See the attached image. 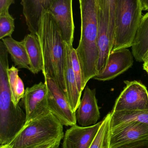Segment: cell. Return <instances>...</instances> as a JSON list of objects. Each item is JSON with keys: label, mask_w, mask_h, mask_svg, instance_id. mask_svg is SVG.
Instances as JSON below:
<instances>
[{"label": "cell", "mask_w": 148, "mask_h": 148, "mask_svg": "<svg viewBox=\"0 0 148 148\" xmlns=\"http://www.w3.org/2000/svg\"><path fill=\"white\" fill-rule=\"evenodd\" d=\"M10 55L15 66L30 70V62L25 45L22 41H17L11 36L1 40Z\"/></svg>", "instance_id": "e0dca14e"}, {"label": "cell", "mask_w": 148, "mask_h": 148, "mask_svg": "<svg viewBox=\"0 0 148 148\" xmlns=\"http://www.w3.org/2000/svg\"><path fill=\"white\" fill-rule=\"evenodd\" d=\"M71 54L72 67L76 79L77 87L80 94L82 95L85 87L83 86V82L82 73L81 65L77 57L76 49L73 47H71Z\"/></svg>", "instance_id": "d4e9b609"}, {"label": "cell", "mask_w": 148, "mask_h": 148, "mask_svg": "<svg viewBox=\"0 0 148 148\" xmlns=\"http://www.w3.org/2000/svg\"><path fill=\"white\" fill-rule=\"evenodd\" d=\"M61 141L57 140H54L48 142L43 143L37 147L32 148H59ZM0 148H10L7 145L0 146Z\"/></svg>", "instance_id": "4316f807"}, {"label": "cell", "mask_w": 148, "mask_h": 148, "mask_svg": "<svg viewBox=\"0 0 148 148\" xmlns=\"http://www.w3.org/2000/svg\"><path fill=\"white\" fill-rule=\"evenodd\" d=\"M47 86L40 82L25 89L22 101L26 114V123L49 112L48 108Z\"/></svg>", "instance_id": "ba28073f"}, {"label": "cell", "mask_w": 148, "mask_h": 148, "mask_svg": "<svg viewBox=\"0 0 148 148\" xmlns=\"http://www.w3.org/2000/svg\"><path fill=\"white\" fill-rule=\"evenodd\" d=\"M63 125L50 112L25 123L7 145L10 148H32L54 140L61 141Z\"/></svg>", "instance_id": "277c9868"}, {"label": "cell", "mask_w": 148, "mask_h": 148, "mask_svg": "<svg viewBox=\"0 0 148 148\" xmlns=\"http://www.w3.org/2000/svg\"><path fill=\"white\" fill-rule=\"evenodd\" d=\"M142 10L140 0H117L112 51L132 47L141 20Z\"/></svg>", "instance_id": "5b68a950"}, {"label": "cell", "mask_w": 148, "mask_h": 148, "mask_svg": "<svg viewBox=\"0 0 148 148\" xmlns=\"http://www.w3.org/2000/svg\"><path fill=\"white\" fill-rule=\"evenodd\" d=\"M134 57L132 52L128 49L112 51L104 70L93 79L103 82L114 79L133 66Z\"/></svg>", "instance_id": "30bf717a"}, {"label": "cell", "mask_w": 148, "mask_h": 148, "mask_svg": "<svg viewBox=\"0 0 148 148\" xmlns=\"http://www.w3.org/2000/svg\"><path fill=\"white\" fill-rule=\"evenodd\" d=\"M8 53L0 41V145L9 144L21 130L26 123V114L20 105L11 100L7 71Z\"/></svg>", "instance_id": "3957f363"}, {"label": "cell", "mask_w": 148, "mask_h": 148, "mask_svg": "<svg viewBox=\"0 0 148 148\" xmlns=\"http://www.w3.org/2000/svg\"><path fill=\"white\" fill-rule=\"evenodd\" d=\"M14 28V19L9 13L0 15V40L11 36Z\"/></svg>", "instance_id": "cb8c5ba5"}, {"label": "cell", "mask_w": 148, "mask_h": 148, "mask_svg": "<svg viewBox=\"0 0 148 148\" xmlns=\"http://www.w3.org/2000/svg\"><path fill=\"white\" fill-rule=\"evenodd\" d=\"M126 86L116 100L112 112L148 110L147 87L137 81H124Z\"/></svg>", "instance_id": "52a82bcc"}, {"label": "cell", "mask_w": 148, "mask_h": 148, "mask_svg": "<svg viewBox=\"0 0 148 148\" xmlns=\"http://www.w3.org/2000/svg\"><path fill=\"white\" fill-rule=\"evenodd\" d=\"M132 49L135 60L143 62L148 53V12L142 16Z\"/></svg>", "instance_id": "d6986e66"}, {"label": "cell", "mask_w": 148, "mask_h": 148, "mask_svg": "<svg viewBox=\"0 0 148 148\" xmlns=\"http://www.w3.org/2000/svg\"><path fill=\"white\" fill-rule=\"evenodd\" d=\"M15 3V0H0V15L9 13L10 7Z\"/></svg>", "instance_id": "83f0119b"}, {"label": "cell", "mask_w": 148, "mask_h": 148, "mask_svg": "<svg viewBox=\"0 0 148 148\" xmlns=\"http://www.w3.org/2000/svg\"><path fill=\"white\" fill-rule=\"evenodd\" d=\"M148 137V124L130 122L111 128L110 147L146 139Z\"/></svg>", "instance_id": "8fae6325"}, {"label": "cell", "mask_w": 148, "mask_h": 148, "mask_svg": "<svg viewBox=\"0 0 148 148\" xmlns=\"http://www.w3.org/2000/svg\"><path fill=\"white\" fill-rule=\"evenodd\" d=\"M102 121L95 125L83 127L71 126L64 134L62 148H89L101 125Z\"/></svg>", "instance_id": "5bb4252c"}, {"label": "cell", "mask_w": 148, "mask_h": 148, "mask_svg": "<svg viewBox=\"0 0 148 148\" xmlns=\"http://www.w3.org/2000/svg\"><path fill=\"white\" fill-rule=\"evenodd\" d=\"M48 11L54 16L64 41L73 47L75 29L73 0H55Z\"/></svg>", "instance_id": "9c48e42d"}, {"label": "cell", "mask_w": 148, "mask_h": 148, "mask_svg": "<svg viewBox=\"0 0 148 148\" xmlns=\"http://www.w3.org/2000/svg\"><path fill=\"white\" fill-rule=\"evenodd\" d=\"M111 113L103 119L100 129L89 148H110Z\"/></svg>", "instance_id": "7402d4cb"}, {"label": "cell", "mask_w": 148, "mask_h": 148, "mask_svg": "<svg viewBox=\"0 0 148 148\" xmlns=\"http://www.w3.org/2000/svg\"><path fill=\"white\" fill-rule=\"evenodd\" d=\"M142 10H148V0H140Z\"/></svg>", "instance_id": "f1b7e54d"}, {"label": "cell", "mask_w": 148, "mask_h": 148, "mask_svg": "<svg viewBox=\"0 0 148 148\" xmlns=\"http://www.w3.org/2000/svg\"><path fill=\"white\" fill-rule=\"evenodd\" d=\"M80 105L76 111V122L79 126L88 127L95 125L100 118V107L96 97V89L86 86Z\"/></svg>", "instance_id": "7c38bea8"}, {"label": "cell", "mask_w": 148, "mask_h": 148, "mask_svg": "<svg viewBox=\"0 0 148 148\" xmlns=\"http://www.w3.org/2000/svg\"><path fill=\"white\" fill-rule=\"evenodd\" d=\"M111 128L130 122H139L148 124V110L110 112Z\"/></svg>", "instance_id": "ffe728a7"}, {"label": "cell", "mask_w": 148, "mask_h": 148, "mask_svg": "<svg viewBox=\"0 0 148 148\" xmlns=\"http://www.w3.org/2000/svg\"><path fill=\"white\" fill-rule=\"evenodd\" d=\"M110 148H148V137L142 140L114 146Z\"/></svg>", "instance_id": "484cf974"}, {"label": "cell", "mask_w": 148, "mask_h": 148, "mask_svg": "<svg viewBox=\"0 0 148 148\" xmlns=\"http://www.w3.org/2000/svg\"><path fill=\"white\" fill-rule=\"evenodd\" d=\"M18 73V69L14 66L9 68L7 71L11 100L16 106L19 105V102L23 97L25 91L24 84L19 77Z\"/></svg>", "instance_id": "44dd1931"}, {"label": "cell", "mask_w": 148, "mask_h": 148, "mask_svg": "<svg viewBox=\"0 0 148 148\" xmlns=\"http://www.w3.org/2000/svg\"><path fill=\"white\" fill-rule=\"evenodd\" d=\"M98 12L97 45L99 59L97 65L98 74L104 70L110 53L113 50L114 40V30L112 29L102 13Z\"/></svg>", "instance_id": "4fadbf2b"}, {"label": "cell", "mask_w": 148, "mask_h": 148, "mask_svg": "<svg viewBox=\"0 0 148 148\" xmlns=\"http://www.w3.org/2000/svg\"><path fill=\"white\" fill-rule=\"evenodd\" d=\"M23 12L29 31L36 34L43 10H48L55 0H21Z\"/></svg>", "instance_id": "9a60e30c"}, {"label": "cell", "mask_w": 148, "mask_h": 148, "mask_svg": "<svg viewBox=\"0 0 148 148\" xmlns=\"http://www.w3.org/2000/svg\"><path fill=\"white\" fill-rule=\"evenodd\" d=\"M79 3L81 35L79 45L75 49L85 88L88 82L98 74V12L96 0H79Z\"/></svg>", "instance_id": "7a4b0ae2"}, {"label": "cell", "mask_w": 148, "mask_h": 148, "mask_svg": "<svg viewBox=\"0 0 148 148\" xmlns=\"http://www.w3.org/2000/svg\"><path fill=\"white\" fill-rule=\"evenodd\" d=\"M44 77L48 90L49 110L65 126H72L77 123L76 112L72 109L64 91L52 78Z\"/></svg>", "instance_id": "8992f818"}, {"label": "cell", "mask_w": 148, "mask_h": 148, "mask_svg": "<svg viewBox=\"0 0 148 148\" xmlns=\"http://www.w3.org/2000/svg\"><path fill=\"white\" fill-rule=\"evenodd\" d=\"M40 42L44 77L52 78L60 88L66 92L64 70L66 61V42L61 34L53 15L43 10L38 30L36 33Z\"/></svg>", "instance_id": "6da1fadb"}, {"label": "cell", "mask_w": 148, "mask_h": 148, "mask_svg": "<svg viewBox=\"0 0 148 148\" xmlns=\"http://www.w3.org/2000/svg\"><path fill=\"white\" fill-rule=\"evenodd\" d=\"M71 47L66 43V61L64 70L66 92L65 94L73 110L76 112L81 101L80 94L72 67Z\"/></svg>", "instance_id": "2e32d148"}, {"label": "cell", "mask_w": 148, "mask_h": 148, "mask_svg": "<svg viewBox=\"0 0 148 148\" xmlns=\"http://www.w3.org/2000/svg\"><path fill=\"white\" fill-rule=\"evenodd\" d=\"M27 49L30 62V70L32 73L37 74L43 70V62L40 42L36 35H27L22 40Z\"/></svg>", "instance_id": "ac0fdd59"}, {"label": "cell", "mask_w": 148, "mask_h": 148, "mask_svg": "<svg viewBox=\"0 0 148 148\" xmlns=\"http://www.w3.org/2000/svg\"><path fill=\"white\" fill-rule=\"evenodd\" d=\"M117 0H96L97 10L102 13L109 26L115 31V12Z\"/></svg>", "instance_id": "603a6c76"}]
</instances>
